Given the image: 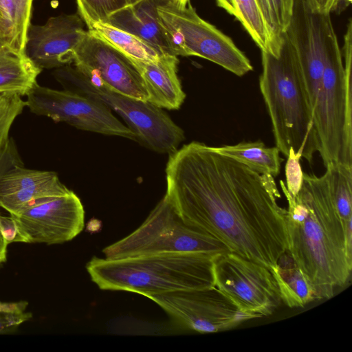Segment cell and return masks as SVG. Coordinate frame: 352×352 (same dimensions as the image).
<instances>
[{"label":"cell","instance_id":"obj_1","mask_svg":"<svg viewBox=\"0 0 352 352\" xmlns=\"http://www.w3.org/2000/svg\"><path fill=\"white\" fill-rule=\"evenodd\" d=\"M168 199L187 222L270 271L288 251L286 209L274 177L192 142L169 154Z\"/></svg>","mask_w":352,"mask_h":352},{"label":"cell","instance_id":"obj_2","mask_svg":"<svg viewBox=\"0 0 352 352\" xmlns=\"http://www.w3.org/2000/svg\"><path fill=\"white\" fill-rule=\"evenodd\" d=\"M287 201L288 252L308 280L315 299H329L349 280L352 257L349 254L344 222L334 204L326 173L318 177L303 173L295 196L280 181Z\"/></svg>","mask_w":352,"mask_h":352},{"label":"cell","instance_id":"obj_3","mask_svg":"<svg viewBox=\"0 0 352 352\" xmlns=\"http://www.w3.org/2000/svg\"><path fill=\"white\" fill-rule=\"evenodd\" d=\"M259 88L272 126L276 146L309 163L319 151L314 114L296 53L285 32L277 55L261 50Z\"/></svg>","mask_w":352,"mask_h":352},{"label":"cell","instance_id":"obj_4","mask_svg":"<svg viewBox=\"0 0 352 352\" xmlns=\"http://www.w3.org/2000/svg\"><path fill=\"white\" fill-rule=\"evenodd\" d=\"M215 257V256H214ZM214 256L192 253L108 259L93 257L86 270L102 290L151 294L214 287Z\"/></svg>","mask_w":352,"mask_h":352},{"label":"cell","instance_id":"obj_5","mask_svg":"<svg viewBox=\"0 0 352 352\" xmlns=\"http://www.w3.org/2000/svg\"><path fill=\"white\" fill-rule=\"evenodd\" d=\"M344 36L342 52L330 18L324 43L321 87L314 109L319 153L324 166H352V21Z\"/></svg>","mask_w":352,"mask_h":352},{"label":"cell","instance_id":"obj_6","mask_svg":"<svg viewBox=\"0 0 352 352\" xmlns=\"http://www.w3.org/2000/svg\"><path fill=\"white\" fill-rule=\"evenodd\" d=\"M232 252L222 241L184 220L164 196L133 232L105 247V258L172 253L212 256Z\"/></svg>","mask_w":352,"mask_h":352},{"label":"cell","instance_id":"obj_7","mask_svg":"<svg viewBox=\"0 0 352 352\" xmlns=\"http://www.w3.org/2000/svg\"><path fill=\"white\" fill-rule=\"evenodd\" d=\"M53 74L65 89L98 100L116 112L135 134L137 140L149 148L170 154L184 140L183 130L162 109L151 102L117 93L69 65L56 69Z\"/></svg>","mask_w":352,"mask_h":352},{"label":"cell","instance_id":"obj_8","mask_svg":"<svg viewBox=\"0 0 352 352\" xmlns=\"http://www.w3.org/2000/svg\"><path fill=\"white\" fill-rule=\"evenodd\" d=\"M157 10L179 56L207 59L238 76L253 69L250 60L233 41L201 19L190 1L182 3L178 0H160Z\"/></svg>","mask_w":352,"mask_h":352},{"label":"cell","instance_id":"obj_9","mask_svg":"<svg viewBox=\"0 0 352 352\" xmlns=\"http://www.w3.org/2000/svg\"><path fill=\"white\" fill-rule=\"evenodd\" d=\"M213 272L215 287L255 318L272 314L281 302L272 272L235 252L214 257Z\"/></svg>","mask_w":352,"mask_h":352},{"label":"cell","instance_id":"obj_10","mask_svg":"<svg viewBox=\"0 0 352 352\" xmlns=\"http://www.w3.org/2000/svg\"><path fill=\"white\" fill-rule=\"evenodd\" d=\"M26 96L25 106L36 115L48 117L55 122H66L78 129L137 140L135 134L98 100L38 83Z\"/></svg>","mask_w":352,"mask_h":352},{"label":"cell","instance_id":"obj_11","mask_svg":"<svg viewBox=\"0 0 352 352\" xmlns=\"http://www.w3.org/2000/svg\"><path fill=\"white\" fill-rule=\"evenodd\" d=\"M146 298L179 326L201 333L226 331L255 318L241 311L215 286L151 294Z\"/></svg>","mask_w":352,"mask_h":352},{"label":"cell","instance_id":"obj_12","mask_svg":"<svg viewBox=\"0 0 352 352\" xmlns=\"http://www.w3.org/2000/svg\"><path fill=\"white\" fill-rule=\"evenodd\" d=\"M15 221L23 243L60 244L78 236L85 226V210L71 191L44 199L10 214Z\"/></svg>","mask_w":352,"mask_h":352},{"label":"cell","instance_id":"obj_13","mask_svg":"<svg viewBox=\"0 0 352 352\" xmlns=\"http://www.w3.org/2000/svg\"><path fill=\"white\" fill-rule=\"evenodd\" d=\"M329 13L316 9L309 0H294L285 34L296 53L314 114L324 65V43Z\"/></svg>","mask_w":352,"mask_h":352},{"label":"cell","instance_id":"obj_14","mask_svg":"<svg viewBox=\"0 0 352 352\" xmlns=\"http://www.w3.org/2000/svg\"><path fill=\"white\" fill-rule=\"evenodd\" d=\"M73 63L87 78L117 93L147 101L140 75L132 60L88 30L75 51Z\"/></svg>","mask_w":352,"mask_h":352},{"label":"cell","instance_id":"obj_15","mask_svg":"<svg viewBox=\"0 0 352 352\" xmlns=\"http://www.w3.org/2000/svg\"><path fill=\"white\" fill-rule=\"evenodd\" d=\"M78 14L50 17L44 25L30 24L25 54L38 68L57 69L73 63L75 51L87 34Z\"/></svg>","mask_w":352,"mask_h":352},{"label":"cell","instance_id":"obj_16","mask_svg":"<svg viewBox=\"0 0 352 352\" xmlns=\"http://www.w3.org/2000/svg\"><path fill=\"white\" fill-rule=\"evenodd\" d=\"M71 191L54 171L17 166L0 179V207L12 214L44 199L63 196Z\"/></svg>","mask_w":352,"mask_h":352},{"label":"cell","instance_id":"obj_17","mask_svg":"<svg viewBox=\"0 0 352 352\" xmlns=\"http://www.w3.org/2000/svg\"><path fill=\"white\" fill-rule=\"evenodd\" d=\"M160 0H141L113 13L108 23L131 33L160 49L164 53L179 56L173 38L161 23L157 7Z\"/></svg>","mask_w":352,"mask_h":352},{"label":"cell","instance_id":"obj_18","mask_svg":"<svg viewBox=\"0 0 352 352\" xmlns=\"http://www.w3.org/2000/svg\"><path fill=\"white\" fill-rule=\"evenodd\" d=\"M131 60L140 75L147 101L161 109H179L186 94L177 75V56L165 54L154 61Z\"/></svg>","mask_w":352,"mask_h":352},{"label":"cell","instance_id":"obj_19","mask_svg":"<svg viewBox=\"0 0 352 352\" xmlns=\"http://www.w3.org/2000/svg\"><path fill=\"white\" fill-rule=\"evenodd\" d=\"M33 0H0V45L25 55Z\"/></svg>","mask_w":352,"mask_h":352},{"label":"cell","instance_id":"obj_20","mask_svg":"<svg viewBox=\"0 0 352 352\" xmlns=\"http://www.w3.org/2000/svg\"><path fill=\"white\" fill-rule=\"evenodd\" d=\"M41 71L25 54L13 53L0 45V94L27 96Z\"/></svg>","mask_w":352,"mask_h":352},{"label":"cell","instance_id":"obj_21","mask_svg":"<svg viewBox=\"0 0 352 352\" xmlns=\"http://www.w3.org/2000/svg\"><path fill=\"white\" fill-rule=\"evenodd\" d=\"M271 272L276 282L281 302L289 307H303L316 300L310 283L288 252L280 256Z\"/></svg>","mask_w":352,"mask_h":352},{"label":"cell","instance_id":"obj_22","mask_svg":"<svg viewBox=\"0 0 352 352\" xmlns=\"http://www.w3.org/2000/svg\"><path fill=\"white\" fill-rule=\"evenodd\" d=\"M213 147L218 153L239 162L254 171L260 174H269L274 177L278 175L283 161L276 146L267 147L260 140Z\"/></svg>","mask_w":352,"mask_h":352},{"label":"cell","instance_id":"obj_23","mask_svg":"<svg viewBox=\"0 0 352 352\" xmlns=\"http://www.w3.org/2000/svg\"><path fill=\"white\" fill-rule=\"evenodd\" d=\"M87 30L133 60L154 61L166 54L151 43L108 23H94Z\"/></svg>","mask_w":352,"mask_h":352},{"label":"cell","instance_id":"obj_24","mask_svg":"<svg viewBox=\"0 0 352 352\" xmlns=\"http://www.w3.org/2000/svg\"><path fill=\"white\" fill-rule=\"evenodd\" d=\"M269 38V52L276 55L289 25L294 0H256Z\"/></svg>","mask_w":352,"mask_h":352},{"label":"cell","instance_id":"obj_25","mask_svg":"<svg viewBox=\"0 0 352 352\" xmlns=\"http://www.w3.org/2000/svg\"><path fill=\"white\" fill-rule=\"evenodd\" d=\"M325 167L334 204L344 222L352 218V166L331 163Z\"/></svg>","mask_w":352,"mask_h":352},{"label":"cell","instance_id":"obj_26","mask_svg":"<svg viewBox=\"0 0 352 352\" xmlns=\"http://www.w3.org/2000/svg\"><path fill=\"white\" fill-rule=\"evenodd\" d=\"M232 1L235 9L234 17L241 22L261 50L267 51V32L256 0Z\"/></svg>","mask_w":352,"mask_h":352},{"label":"cell","instance_id":"obj_27","mask_svg":"<svg viewBox=\"0 0 352 352\" xmlns=\"http://www.w3.org/2000/svg\"><path fill=\"white\" fill-rule=\"evenodd\" d=\"M78 14L89 29L94 23H107L113 13L129 6L127 0H76Z\"/></svg>","mask_w":352,"mask_h":352},{"label":"cell","instance_id":"obj_28","mask_svg":"<svg viewBox=\"0 0 352 352\" xmlns=\"http://www.w3.org/2000/svg\"><path fill=\"white\" fill-rule=\"evenodd\" d=\"M25 107L21 96L0 94V148L10 139L11 126Z\"/></svg>","mask_w":352,"mask_h":352},{"label":"cell","instance_id":"obj_29","mask_svg":"<svg viewBox=\"0 0 352 352\" xmlns=\"http://www.w3.org/2000/svg\"><path fill=\"white\" fill-rule=\"evenodd\" d=\"M285 164V186L292 196L299 191L303 177V171L300 164V158L294 153H289Z\"/></svg>","mask_w":352,"mask_h":352},{"label":"cell","instance_id":"obj_30","mask_svg":"<svg viewBox=\"0 0 352 352\" xmlns=\"http://www.w3.org/2000/svg\"><path fill=\"white\" fill-rule=\"evenodd\" d=\"M17 166H23V163L14 141L10 138L0 148V179L6 172Z\"/></svg>","mask_w":352,"mask_h":352},{"label":"cell","instance_id":"obj_31","mask_svg":"<svg viewBox=\"0 0 352 352\" xmlns=\"http://www.w3.org/2000/svg\"><path fill=\"white\" fill-rule=\"evenodd\" d=\"M32 317L25 311L0 310V334L10 333Z\"/></svg>","mask_w":352,"mask_h":352},{"label":"cell","instance_id":"obj_32","mask_svg":"<svg viewBox=\"0 0 352 352\" xmlns=\"http://www.w3.org/2000/svg\"><path fill=\"white\" fill-rule=\"evenodd\" d=\"M0 234L8 245L11 243H23L17 225L14 219L0 214Z\"/></svg>","mask_w":352,"mask_h":352},{"label":"cell","instance_id":"obj_33","mask_svg":"<svg viewBox=\"0 0 352 352\" xmlns=\"http://www.w3.org/2000/svg\"><path fill=\"white\" fill-rule=\"evenodd\" d=\"M28 305V302L24 300L13 302H0V310L25 311Z\"/></svg>","mask_w":352,"mask_h":352},{"label":"cell","instance_id":"obj_34","mask_svg":"<svg viewBox=\"0 0 352 352\" xmlns=\"http://www.w3.org/2000/svg\"><path fill=\"white\" fill-rule=\"evenodd\" d=\"M344 235L347 252L352 257V218L344 221Z\"/></svg>","mask_w":352,"mask_h":352},{"label":"cell","instance_id":"obj_35","mask_svg":"<svg viewBox=\"0 0 352 352\" xmlns=\"http://www.w3.org/2000/svg\"><path fill=\"white\" fill-rule=\"evenodd\" d=\"M217 4L231 15L235 16V9L232 0H216Z\"/></svg>","mask_w":352,"mask_h":352},{"label":"cell","instance_id":"obj_36","mask_svg":"<svg viewBox=\"0 0 352 352\" xmlns=\"http://www.w3.org/2000/svg\"><path fill=\"white\" fill-rule=\"evenodd\" d=\"M140 1H141V0H127V2H128V5H131V4L138 2Z\"/></svg>","mask_w":352,"mask_h":352},{"label":"cell","instance_id":"obj_37","mask_svg":"<svg viewBox=\"0 0 352 352\" xmlns=\"http://www.w3.org/2000/svg\"><path fill=\"white\" fill-rule=\"evenodd\" d=\"M6 243L0 234V243Z\"/></svg>","mask_w":352,"mask_h":352},{"label":"cell","instance_id":"obj_38","mask_svg":"<svg viewBox=\"0 0 352 352\" xmlns=\"http://www.w3.org/2000/svg\"><path fill=\"white\" fill-rule=\"evenodd\" d=\"M179 2L182 3H188V1H190V0H178Z\"/></svg>","mask_w":352,"mask_h":352}]
</instances>
